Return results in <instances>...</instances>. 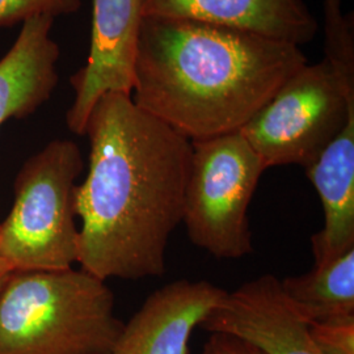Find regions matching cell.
<instances>
[{"mask_svg":"<svg viewBox=\"0 0 354 354\" xmlns=\"http://www.w3.org/2000/svg\"><path fill=\"white\" fill-rule=\"evenodd\" d=\"M201 354H266L250 342L234 335L210 333Z\"/></svg>","mask_w":354,"mask_h":354,"instance_id":"obj_16","label":"cell"},{"mask_svg":"<svg viewBox=\"0 0 354 354\" xmlns=\"http://www.w3.org/2000/svg\"><path fill=\"white\" fill-rule=\"evenodd\" d=\"M281 286L310 323L354 317V250L304 274L281 279Z\"/></svg>","mask_w":354,"mask_h":354,"instance_id":"obj_13","label":"cell"},{"mask_svg":"<svg viewBox=\"0 0 354 354\" xmlns=\"http://www.w3.org/2000/svg\"><path fill=\"white\" fill-rule=\"evenodd\" d=\"M53 23L48 16L26 20L0 59V125L35 113L57 87L59 48L50 37Z\"/></svg>","mask_w":354,"mask_h":354,"instance_id":"obj_11","label":"cell"},{"mask_svg":"<svg viewBox=\"0 0 354 354\" xmlns=\"http://www.w3.org/2000/svg\"><path fill=\"white\" fill-rule=\"evenodd\" d=\"M122 328L113 291L83 269L12 272L0 291V354H111Z\"/></svg>","mask_w":354,"mask_h":354,"instance_id":"obj_3","label":"cell"},{"mask_svg":"<svg viewBox=\"0 0 354 354\" xmlns=\"http://www.w3.org/2000/svg\"><path fill=\"white\" fill-rule=\"evenodd\" d=\"M304 169L324 212V226L311 238L315 266H322L354 250V115Z\"/></svg>","mask_w":354,"mask_h":354,"instance_id":"obj_12","label":"cell"},{"mask_svg":"<svg viewBox=\"0 0 354 354\" xmlns=\"http://www.w3.org/2000/svg\"><path fill=\"white\" fill-rule=\"evenodd\" d=\"M226 292L207 281L167 283L124 324L111 354H189L192 332Z\"/></svg>","mask_w":354,"mask_h":354,"instance_id":"obj_9","label":"cell"},{"mask_svg":"<svg viewBox=\"0 0 354 354\" xmlns=\"http://www.w3.org/2000/svg\"><path fill=\"white\" fill-rule=\"evenodd\" d=\"M84 167L75 142L54 140L15 178V201L0 222V259L13 272L64 270L77 263L76 180Z\"/></svg>","mask_w":354,"mask_h":354,"instance_id":"obj_4","label":"cell"},{"mask_svg":"<svg viewBox=\"0 0 354 354\" xmlns=\"http://www.w3.org/2000/svg\"><path fill=\"white\" fill-rule=\"evenodd\" d=\"M0 127H1V125H0Z\"/></svg>","mask_w":354,"mask_h":354,"instance_id":"obj_18","label":"cell"},{"mask_svg":"<svg viewBox=\"0 0 354 354\" xmlns=\"http://www.w3.org/2000/svg\"><path fill=\"white\" fill-rule=\"evenodd\" d=\"M354 115V77L335 75L326 59L304 64L241 127L268 168H307Z\"/></svg>","mask_w":354,"mask_h":354,"instance_id":"obj_6","label":"cell"},{"mask_svg":"<svg viewBox=\"0 0 354 354\" xmlns=\"http://www.w3.org/2000/svg\"><path fill=\"white\" fill-rule=\"evenodd\" d=\"M310 333L322 354H354V317L311 323Z\"/></svg>","mask_w":354,"mask_h":354,"instance_id":"obj_15","label":"cell"},{"mask_svg":"<svg viewBox=\"0 0 354 354\" xmlns=\"http://www.w3.org/2000/svg\"><path fill=\"white\" fill-rule=\"evenodd\" d=\"M310 326L273 274H263L227 291L200 324L210 333L244 339L266 354H322Z\"/></svg>","mask_w":354,"mask_h":354,"instance_id":"obj_8","label":"cell"},{"mask_svg":"<svg viewBox=\"0 0 354 354\" xmlns=\"http://www.w3.org/2000/svg\"><path fill=\"white\" fill-rule=\"evenodd\" d=\"M84 134L88 174L75 190L80 269L104 281L162 277L183 222L192 140L117 92L95 104Z\"/></svg>","mask_w":354,"mask_h":354,"instance_id":"obj_1","label":"cell"},{"mask_svg":"<svg viewBox=\"0 0 354 354\" xmlns=\"http://www.w3.org/2000/svg\"><path fill=\"white\" fill-rule=\"evenodd\" d=\"M80 6L82 0H0V28L23 24L38 16L55 19L76 12Z\"/></svg>","mask_w":354,"mask_h":354,"instance_id":"obj_14","label":"cell"},{"mask_svg":"<svg viewBox=\"0 0 354 354\" xmlns=\"http://www.w3.org/2000/svg\"><path fill=\"white\" fill-rule=\"evenodd\" d=\"M13 269L8 263H6L3 259H0V291L4 288L7 279H10Z\"/></svg>","mask_w":354,"mask_h":354,"instance_id":"obj_17","label":"cell"},{"mask_svg":"<svg viewBox=\"0 0 354 354\" xmlns=\"http://www.w3.org/2000/svg\"><path fill=\"white\" fill-rule=\"evenodd\" d=\"M142 17V0H92L88 58L71 77L75 95L66 114L67 127L77 136H84L89 113L102 95L131 96Z\"/></svg>","mask_w":354,"mask_h":354,"instance_id":"obj_7","label":"cell"},{"mask_svg":"<svg viewBox=\"0 0 354 354\" xmlns=\"http://www.w3.org/2000/svg\"><path fill=\"white\" fill-rule=\"evenodd\" d=\"M142 16L225 26L301 46L317 23L302 0H142Z\"/></svg>","mask_w":354,"mask_h":354,"instance_id":"obj_10","label":"cell"},{"mask_svg":"<svg viewBox=\"0 0 354 354\" xmlns=\"http://www.w3.org/2000/svg\"><path fill=\"white\" fill-rule=\"evenodd\" d=\"M266 171L241 131L192 140L183 223L196 247L216 259L253 252L248 207Z\"/></svg>","mask_w":354,"mask_h":354,"instance_id":"obj_5","label":"cell"},{"mask_svg":"<svg viewBox=\"0 0 354 354\" xmlns=\"http://www.w3.org/2000/svg\"><path fill=\"white\" fill-rule=\"evenodd\" d=\"M306 64L292 44L143 16L131 99L188 140H206L239 131Z\"/></svg>","mask_w":354,"mask_h":354,"instance_id":"obj_2","label":"cell"}]
</instances>
